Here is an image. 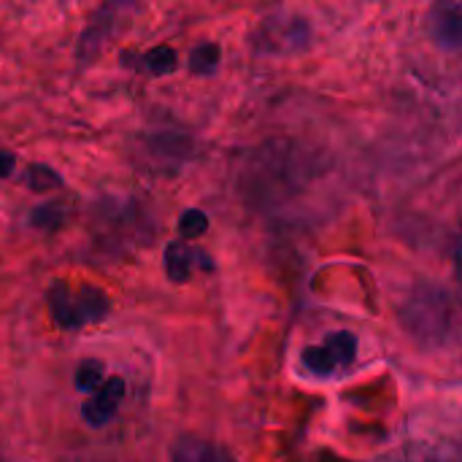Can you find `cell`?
<instances>
[{
    "mask_svg": "<svg viewBox=\"0 0 462 462\" xmlns=\"http://www.w3.org/2000/svg\"><path fill=\"white\" fill-rule=\"evenodd\" d=\"M355 357H357V336L349 330H338V333L328 336L325 344L303 349L306 371L319 379L341 374L344 368H349L355 363Z\"/></svg>",
    "mask_w": 462,
    "mask_h": 462,
    "instance_id": "3957f363",
    "label": "cell"
},
{
    "mask_svg": "<svg viewBox=\"0 0 462 462\" xmlns=\"http://www.w3.org/2000/svg\"><path fill=\"white\" fill-rule=\"evenodd\" d=\"M452 300L441 287L420 284L411 298L401 306L403 328L422 346H441L452 333Z\"/></svg>",
    "mask_w": 462,
    "mask_h": 462,
    "instance_id": "6da1fadb",
    "label": "cell"
},
{
    "mask_svg": "<svg viewBox=\"0 0 462 462\" xmlns=\"http://www.w3.org/2000/svg\"><path fill=\"white\" fill-rule=\"evenodd\" d=\"M24 181H27V187L35 189V192H46V189H51V187H60V176H57L54 171L43 168V165H32V168L27 171Z\"/></svg>",
    "mask_w": 462,
    "mask_h": 462,
    "instance_id": "8fae6325",
    "label": "cell"
},
{
    "mask_svg": "<svg viewBox=\"0 0 462 462\" xmlns=\"http://www.w3.org/2000/svg\"><path fill=\"white\" fill-rule=\"evenodd\" d=\"M14 171V157L11 154H5V152H0V179L3 176H8Z\"/></svg>",
    "mask_w": 462,
    "mask_h": 462,
    "instance_id": "4fadbf2b",
    "label": "cell"
},
{
    "mask_svg": "<svg viewBox=\"0 0 462 462\" xmlns=\"http://www.w3.org/2000/svg\"><path fill=\"white\" fill-rule=\"evenodd\" d=\"M108 298L95 287L73 290L65 282H54L49 287V311L62 330H79L89 322H100L108 314Z\"/></svg>",
    "mask_w": 462,
    "mask_h": 462,
    "instance_id": "7a4b0ae2",
    "label": "cell"
},
{
    "mask_svg": "<svg viewBox=\"0 0 462 462\" xmlns=\"http://www.w3.org/2000/svg\"><path fill=\"white\" fill-rule=\"evenodd\" d=\"M122 398H125V379H119V376L103 379V384L97 390H92L89 401H84V406H81V414H84L87 425L106 428L116 417Z\"/></svg>",
    "mask_w": 462,
    "mask_h": 462,
    "instance_id": "277c9868",
    "label": "cell"
},
{
    "mask_svg": "<svg viewBox=\"0 0 462 462\" xmlns=\"http://www.w3.org/2000/svg\"><path fill=\"white\" fill-rule=\"evenodd\" d=\"M206 227H208V219H206V214H203V211H198V208L184 211V214H181V219H179V233H181V238H184V241H192V238L203 236V233H206Z\"/></svg>",
    "mask_w": 462,
    "mask_h": 462,
    "instance_id": "30bf717a",
    "label": "cell"
},
{
    "mask_svg": "<svg viewBox=\"0 0 462 462\" xmlns=\"http://www.w3.org/2000/svg\"><path fill=\"white\" fill-rule=\"evenodd\" d=\"M189 65H192L195 73H214L217 65H219V46H214V43L198 46L192 51V57H189Z\"/></svg>",
    "mask_w": 462,
    "mask_h": 462,
    "instance_id": "9c48e42d",
    "label": "cell"
},
{
    "mask_svg": "<svg viewBox=\"0 0 462 462\" xmlns=\"http://www.w3.org/2000/svg\"><path fill=\"white\" fill-rule=\"evenodd\" d=\"M171 462H238L225 447L198 439V436H184L173 447V460Z\"/></svg>",
    "mask_w": 462,
    "mask_h": 462,
    "instance_id": "52a82bcc",
    "label": "cell"
},
{
    "mask_svg": "<svg viewBox=\"0 0 462 462\" xmlns=\"http://www.w3.org/2000/svg\"><path fill=\"white\" fill-rule=\"evenodd\" d=\"M146 68L152 73H171L176 68V51L171 46H160V49H152L146 54Z\"/></svg>",
    "mask_w": 462,
    "mask_h": 462,
    "instance_id": "7c38bea8",
    "label": "cell"
},
{
    "mask_svg": "<svg viewBox=\"0 0 462 462\" xmlns=\"http://www.w3.org/2000/svg\"><path fill=\"white\" fill-rule=\"evenodd\" d=\"M430 32L439 46L457 49L462 41V14L457 0H436L430 11Z\"/></svg>",
    "mask_w": 462,
    "mask_h": 462,
    "instance_id": "5b68a950",
    "label": "cell"
},
{
    "mask_svg": "<svg viewBox=\"0 0 462 462\" xmlns=\"http://www.w3.org/2000/svg\"><path fill=\"white\" fill-rule=\"evenodd\" d=\"M195 268L211 271L214 263L208 260L206 252H200V249H195V246H187V244H181V241L168 244V249H165V273H168L171 282H176V284L187 282V279L195 273Z\"/></svg>",
    "mask_w": 462,
    "mask_h": 462,
    "instance_id": "8992f818",
    "label": "cell"
},
{
    "mask_svg": "<svg viewBox=\"0 0 462 462\" xmlns=\"http://www.w3.org/2000/svg\"><path fill=\"white\" fill-rule=\"evenodd\" d=\"M76 387L81 390V393H92V390H97L100 384H103V379H106V365L100 363V360H81L79 363V368H76Z\"/></svg>",
    "mask_w": 462,
    "mask_h": 462,
    "instance_id": "ba28073f",
    "label": "cell"
}]
</instances>
